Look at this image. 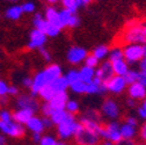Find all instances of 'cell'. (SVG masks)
<instances>
[{
	"mask_svg": "<svg viewBox=\"0 0 146 145\" xmlns=\"http://www.w3.org/2000/svg\"><path fill=\"white\" fill-rule=\"evenodd\" d=\"M86 87H87V84L82 82L81 80L70 85V88L72 89V92L76 93V94H84V93H86Z\"/></svg>",
	"mask_w": 146,
	"mask_h": 145,
	"instance_id": "34",
	"label": "cell"
},
{
	"mask_svg": "<svg viewBox=\"0 0 146 145\" xmlns=\"http://www.w3.org/2000/svg\"><path fill=\"white\" fill-rule=\"evenodd\" d=\"M60 30H62V29L54 27V26L49 25V27H48V29H46V31H45V35L49 36V37H56V36L60 33Z\"/></svg>",
	"mask_w": 146,
	"mask_h": 145,
	"instance_id": "39",
	"label": "cell"
},
{
	"mask_svg": "<svg viewBox=\"0 0 146 145\" xmlns=\"http://www.w3.org/2000/svg\"><path fill=\"white\" fill-rule=\"evenodd\" d=\"M121 136H122V139H132L136 134H137V128L135 126H131L126 123H123L121 124Z\"/></svg>",
	"mask_w": 146,
	"mask_h": 145,
	"instance_id": "25",
	"label": "cell"
},
{
	"mask_svg": "<svg viewBox=\"0 0 146 145\" xmlns=\"http://www.w3.org/2000/svg\"><path fill=\"white\" fill-rule=\"evenodd\" d=\"M0 121L5 123H9L13 121V116L8 110H1L0 112Z\"/></svg>",
	"mask_w": 146,
	"mask_h": 145,
	"instance_id": "41",
	"label": "cell"
},
{
	"mask_svg": "<svg viewBox=\"0 0 146 145\" xmlns=\"http://www.w3.org/2000/svg\"><path fill=\"white\" fill-rule=\"evenodd\" d=\"M114 70L111 66V63L109 61L103 62L96 70H95V77L99 78L103 84L107 82L109 79H111L114 77Z\"/></svg>",
	"mask_w": 146,
	"mask_h": 145,
	"instance_id": "11",
	"label": "cell"
},
{
	"mask_svg": "<svg viewBox=\"0 0 146 145\" xmlns=\"http://www.w3.org/2000/svg\"><path fill=\"white\" fill-rule=\"evenodd\" d=\"M45 20L51 26H54V27H57L59 29L63 28L60 17H59V11H57L56 8L52 7V6L48 7L46 11H45Z\"/></svg>",
	"mask_w": 146,
	"mask_h": 145,
	"instance_id": "16",
	"label": "cell"
},
{
	"mask_svg": "<svg viewBox=\"0 0 146 145\" xmlns=\"http://www.w3.org/2000/svg\"><path fill=\"white\" fill-rule=\"evenodd\" d=\"M143 28H144V33H145V35H146V23L143 25Z\"/></svg>",
	"mask_w": 146,
	"mask_h": 145,
	"instance_id": "62",
	"label": "cell"
},
{
	"mask_svg": "<svg viewBox=\"0 0 146 145\" xmlns=\"http://www.w3.org/2000/svg\"><path fill=\"white\" fill-rule=\"evenodd\" d=\"M43 124H44L45 128H51V126L53 125V123H52V121L50 120V117H44V118H43Z\"/></svg>",
	"mask_w": 146,
	"mask_h": 145,
	"instance_id": "53",
	"label": "cell"
},
{
	"mask_svg": "<svg viewBox=\"0 0 146 145\" xmlns=\"http://www.w3.org/2000/svg\"><path fill=\"white\" fill-rule=\"evenodd\" d=\"M121 124L117 122H109L106 126H103V130L101 132V138L106 140H110L113 143H118L122 139L121 136Z\"/></svg>",
	"mask_w": 146,
	"mask_h": 145,
	"instance_id": "5",
	"label": "cell"
},
{
	"mask_svg": "<svg viewBox=\"0 0 146 145\" xmlns=\"http://www.w3.org/2000/svg\"><path fill=\"white\" fill-rule=\"evenodd\" d=\"M68 94L66 92L64 93H57L54 94V96L48 102L50 104V107L52 108V110H64L66 103L68 102Z\"/></svg>",
	"mask_w": 146,
	"mask_h": 145,
	"instance_id": "13",
	"label": "cell"
},
{
	"mask_svg": "<svg viewBox=\"0 0 146 145\" xmlns=\"http://www.w3.org/2000/svg\"><path fill=\"white\" fill-rule=\"evenodd\" d=\"M139 136H140V138H141L144 142H146V122L141 125V128H140V130H139Z\"/></svg>",
	"mask_w": 146,
	"mask_h": 145,
	"instance_id": "49",
	"label": "cell"
},
{
	"mask_svg": "<svg viewBox=\"0 0 146 145\" xmlns=\"http://www.w3.org/2000/svg\"><path fill=\"white\" fill-rule=\"evenodd\" d=\"M46 1L49 3V4H57V3H59V1H62V0H46Z\"/></svg>",
	"mask_w": 146,
	"mask_h": 145,
	"instance_id": "58",
	"label": "cell"
},
{
	"mask_svg": "<svg viewBox=\"0 0 146 145\" xmlns=\"http://www.w3.org/2000/svg\"><path fill=\"white\" fill-rule=\"evenodd\" d=\"M38 145H67L64 140H58L51 135H45L42 136L41 142Z\"/></svg>",
	"mask_w": 146,
	"mask_h": 145,
	"instance_id": "31",
	"label": "cell"
},
{
	"mask_svg": "<svg viewBox=\"0 0 146 145\" xmlns=\"http://www.w3.org/2000/svg\"><path fill=\"white\" fill-rule=\"evenodd\" d=\"M68 113L64 109V110H54L52 114H51V116H50V120L52 121V123L53 124H56V125H58V124H60L63 121H65L67 117H68Z\"/></svg>",
	"mask_w": 146,
	"mask_h": 145,
	"instance_id": "30",
	"label": "cell"
},
{
	"mask_svg": "<svg viewBox=\"0 0 146 145\" xmlns=\"http://www.w3.org/2000/svg\"><path fill=\"white\" fill-rule=\"evenodd\" d=\"M109 52H110V50H109V47H107V45H104V44H101V45H98V47L93 50L92 55L95 56L99 61H102V59H104L106 57L109 56Z\"/></svg>",
	"mask_w": 146,
	"mask_h": 145,
	"instance_id": "29",
	"label": "cell"
},
{
	"mask_svg": "<svg viewBox=\"0 0 146 145\" xmlns=\"http://www.w3.org/2000/svg\"><path fill=\"white\" fill-rule=\"evenodd\" d=\"M41 138H42L41 134H33V140H34L35 143L40 144V142H41Z\"/></svg>",
	"mask_w": 146,
	"mask_h": 145,
	"instance_id": "56",
	"label": "cell"
},
{
	"mask_svg": "<svg viewBox=\"0 0 146 145\" xmlns=\"http://www.w3.org/2000/svg\"><path fill=\"white\" fill-rule=\"evenodd\" d=\"M40 53L42 55V57H43V59H44L45 62H50V61H51V55H50V52H49L44 47L40 49Z\"/></svg>",
	"mask_w": 146,
	"mask_h": 145,
	"instance_id": "46",
	"label": "cell"
},
{
	"mask_svg": "<svg viewBox=\"0 0 146 145\" xmlns=\"http://www.w3.org/2000/svg\"><path fill=\"white\" fill-rule=\"evenodd\" d=\"M7 102V98L6 96H0V104H5Z\"/></svg>",
	"mask_w": 146,
	"mask_h": 145,
	"instance_id": "57",
	"label": "cell"
},
{
	"mask_svg": "<svg viewBox=\"0 0 146 145\" xmlns=\"http://www.w3.org/2000/svg\"><path fill=\"white\" fill-rule=\"evenodd\" d=\"M50 85L52 86V88H53L54 92H56V94L57 93H64V92H66L67 88L70 87V85H68L65 76H62V77L57 78L56 80H53Z\"/></svg>",
	"mask_w": 146,
	"mask_h": 145,
	"instance_id": "22",
	"label": "cell"
},
{
	"mask_svg": "<svg viewBox=\"0 0 146 145\" xmlns=\"http://www.w3.org/2000/svg\"><path fill=\"white\" fill-rule=\"evenodd\" d=\"M107 92L113 93V94H121L122 92H124L126 88V82L124 77H119V76H114L111 79H109L107 82H104Z\"/></svg>",
	"mask_w": 146,
	"mask_h": 145,
	"instance_id": "9",
	"label": "cell"
},
{
	"mask_svg": "<svg viewBox=\"0 0 146 145\" xmlns=\"http://www.w3.org/2000/svg\"><path fill=\"white\" fill-rule=\"evenodd\" d=\"M73 14H74V13H71L70 11H67L65 8L62 9V11H59V17H60L63 28H65V27L68 26V22H70V20H71V17H72Z\"/></svg>",
	"mask_w": 146,
	"mask_h": 145,
	"instance_id": "37",
	"label": "cell"
},
{
	"mask_svg": "<svg viewBox=\"0 0 146 145\" xmlns=\"http://www.w3.org/2000/svg\"><path fill=\"white\" fill-rule=\"evenodd\" d=\"M88 56L87 53V50L82 47H71L67 51V55H66V58L70 64L72 65H78L82 62H85L86 57Z\"/></svg>",
	"mask_w": 146,
	"mask_h": 145,
	"instance_id": "8",
	"label": "cell"
},
{
	"mask_svg": "<svg viewBox=\"0 0 146 145\" xmlns=\"http://www.w3.org/2000/svg\"><path fill=\"white\" fill-rule=\"evenodd\" d=\"M79 103L77 100H68V102L66 103V107H65V110L70 114V115H74L79 112Z\"/></svg>",
	"mask_w": 146,
	"mask_h": 145,
	"instance_id": "35",
	"label": "cell"
},
{
	"mask_svg": "<svg viewBox=\"0 0 146 145\" xmlns=\"http://www.w3.org/2000/svg\"><path fill=\"white\" fill-rule=\"evenodd\" d=\"M8 88L9 86L5 81L0 80V96H6V94H8Z\"/></svg>",
	"mask_w": 146,
	"mask_h": 145,
	"instance_id": "45",
	"label": "cell"
},
{
	"mask_svg": "<svg viewBox=\"0 0 146 145\" xmlns=\"http://www.w3.org/2000/svg\"><path fill=\"white\" fill-rule=\"evenodd\" d=\"M0 131L5 135H8L11 137H15V138H19L22 137L25 135V128L23 125L16 123L14 121L9 122V123H5L0 121Z\"/></svg>",
	"mask_w": 146,
	"mask_h": 145,
	"instance_id": "7",
	"label": "cell"
},
{
	"mask_svg": "<svg viewBox=\"0 0 146 145\" xmlns=\"http://www.w3.org/2000/svg\"><path fill=\"white\" fill-rule=\"evenodd\" d=\"M127 95L135 101L146 100V87H144L139 82L132 84L127 87Z\"/></svg>",
	"mask_w": 146,
	"mask_h": 145,
	"instance_id": "12",
	"label": "cell"
},
{
	"mask_svg": "<svg viewBox=\"0 0 146 145\" xmlns=\"http://www.w3.org/2000/svg\"><path fill=\"white\" fill-rule=\"evenodd\" d=\"M103 145H116V144L113 143V142H110V140H104L103 142Z\"/></svg>",
	"mask_w": 146,
	"mask_h": 145,
	"instance_id": "59",
	"label": "cell"
},
{
	"mask_svg": "<svg viewBox=\"0 0 146 145\" xmlns=\"http://www.w3.org/2000/svg\"><path fill=\"white\" fill-rule=\"evenodd\" d=\"M138 78H139V71H136V70H129L127 73L124 76L125 82L129 86L132 85V84L138 82Z\"/></svg>",
	"mask_w": 146,
	"mask_h": 145,
	"instance_id": "32",
	"label": "cell"
},
{
	"mask_svg": "<svg viewBox=\"0 0 146 145\" xmlns=\"http://www.w3.org/2000/svg\"><path fill=\"white\" fill-rule=\"evenodd\" d=\"M94 0H82V3H84V5H88V4H90V3H93Z\"/></svg>",
	"mask_w": 146,
	"mask_h": 145,
	"instance_id": "60",
	"label": "cell"
},
{
	"mask_svg": "<svg viewBox=\"0 0 146 145\" xmlns=\"http://www.w3.org/2000/svg\"><path fill=\"white\" fill-rule=\"evenodd\" d=\"M13 116V121L19 123V124H27L28 121L34 116V112L30 109H19L17 112H15L14 114H12Z\"/></svg>",
	"mask_w": 146,
	"mask_h": 145,
	"instance_id": "18",
	"label": "cell"
},
{
	"mask_svg": "<svg viewBox=\"0 0 146 145\" xmlns=\"http://www.w3.org/2000/svg\"><path fill=\"white\" fill-rule=\"evenodd\" d=\"M22 84H23V86H26V87H31V85H33V78H29V77H27V78H25L23 80H22Z\"/></svg>",
	"mask_w": 146,
	"mask_h": 145,
	"instance_id": "51",
	"label": "cell"
},
{
	"mask_svg": "<svg viewBox=\"0 0 146 145\" xmlns=\"http://www.w3.org/2000/svg\"><path fill=\"white\" fill-rule=\"evenodd\" d=\"M137 113H138V115H139L140 118H143V120L146 121V100H144L141 102V104L138 107Z\"/></svg>",
	"mask_w": 146,
	"mask_h": 145,
	"instance_id": "43",
	"label": "cell"
},
{
	"mask_svg": "<svg viewBox=\"0 0 146 145\" xmlns=\"http://www.w3.org/2000/svg\"><path fill=\"white\" fill-rule=\"evenodd\" d=\"M79 25H80L79 16H78L77 14H73L72 17H71V20H70V22H68V26H67V27H70V28H77V27H79Z\"/></svg>",
	"mask_w": 146,
	"mask_h": 145,
	"instance_id": "44",
	"label": "cell"
},
{
	"mask_svg": "<svg viewBox=\"0 0 146 145\" xmlns=\"http://www.w3.org/2000/svg\"><path fill=\"white\" fill-rule=\"evenodd\" d=\"M139 69L141 72H146V58H143L139 63Z\"/></svg>",
	"mask_w": 146,
	"mask_h": 145,
	"instance_id": "54",
	"label": "cell"
},
{
	"mask_svg": "<svg viewBox=\"0 0 146 145\" xmlns=\"http://www.w3.org/2000/svg\"><path fill=\"white\" fill-rule=\"evenodd\" d=\"M26 125L28 130H30L33 134H42L45 129V126L43 124V118H40L37 116H33Z\"/></svg>",
	"mask_w": 146,
	"mask_h": 145,
	"instance_id": "19",
	"label": "cell"
},
{
	"mask_svg": "<svg viewBox=\"0 0 146 145\" xmlns=\"http://www.w3.org/2000/svg\"><path fill=\"white\" fill-rule=\"evenodd\" d=\"M101 114L109 120H117L119 117V106L113 99H107L101 106Z\"/></svg>",
	"mask_w": 146,
	"mask_h": 145,
	"instance_id": "6",
	"label": "cell"
},
{
	"mask_svg": "<svg viewBox=\"0 0 146 145\" xmlns=\"http://www.w3.org/2000/svg\"><path fill=\"white\" fill-rule=\"evenodd\" d=\"M123 53L127 64L140 63L144 58V47L141 44H126L123 48Z\"/></svg>",
	"mask_w": 146,
	"mask_h": 145,
	"instance_id": "4",
	"label": "cell"
},
{
	"mask_svg": "<svg viewBox=\"0 0 146 145\" xmlns=\"http://www.w3.org/2000/svg\"><path fill=\"white\" fill-rule=\"evenodd\" d=\"M138 82H139V84H141L144 87H146V72H141V71H139Z\"/></svg>",
	"mask_w": 146,
	"mask_h": 145,
	"instance_id": "48",
	"label": "cell"
},
{
	"mask_svg": "<svg viewBox=\"0 0 146 145\" xmlns=\"http://www.w3.org/2000/svg\"><path fill=\"white\" fill-rule=\"evenodd\" d=\"M84 63H85V65L88 66V67L98 69V67H99V63H100V61H99L95 56H93V55H88V56L86 57V59H85Z\"/></svg>",
	"mask_w": 146,
	"mask_h": 145,
	"instance_id": "38",
	"label": "cell"
},
{
	"mask_svg": "<svg viewBox=\"0 0 146 145\" xmlns=\"http://www.w3.org/2000/svg\"><path fill=\"white\" fill-rule=\"evenodd\" d=\"M109 62H115V61H121L124 59V53H123V49L116 47L114 49L110 50L109 52Z\"/></svg>",
	"mask_w": 146,
	"mask_h": 145,
	"instance_id": "33",
	"label": "cell"
},
{
	"mask_svg": "<svg viewBox=\"0 0 146 145\" xmlns=\"http://www.w3.org/2000/svg\"><path fill=\"white\" fill-rule=\"evenodd\" d=\"M122 41L124 45L126 44H146V35L144 33L143 25L137 23V21H131L127 23L126 30L122 35Z\"/></svg>",
	"mask_w": 146,
	"mask_h": 145,
	"instance_id": "1",
	"label": "cell"
},
{
	"mask_svg": "<svg viewBox=\"0 0 146 145\" xmlns=\"http://www.w3.org/2000/svg\"><path fill=\"white\" fill-rule=\"evenodd\" d=\"M17 93H19V88L15 87V86H9V88H8V94H11V95H16Z\"/></svg>",
	"mask_w": 146,
	"mask_h": 145,
	"instance_id": "52",
	"label": "cell"
},
{
	"mask_svg": "<svg viewBox=\"0 0 146 145\" xmlns=\"http://www.w3.org/2000/svg\"><path fill=\"white\" fill-rule=\"evenodd\" d=\"M8 1H17V0H8Z\"/></svg>",
	"mask_w": 146,
	"mask_h": 145,
	"instance_id": "64",
	"label": "cell"
},
{
	"mask_svg": "<svg viewBox=\"0 0 146 145\" xmlns=\"http://www.w3.org/2000/svg\"><path fill=\"white\" fill-rule=\"evenodd\" d=\"M136 145H145V144H144V143H137Z\"/></svg>",
	"mask_w": 146,
	"mask_h": 145,
	"instance_id": "63",
	"label": "cell"
},
{
	"mask_svg": "<svg viewBox=\"0 0 146 145\" xmlns=\"http://www.w3.org/2000/svg\"><path fill=\"white\" fill-rule=\"evenodd\" d=\"M62 4L65 9L70 11L71 13H74V14L77 13L78 8L84 5L82 0H62Z\"/></svg>",
	"mask_w": 146,
	"mask_h": 145,
	"instance_id": "26",
	"label": "cell"
},
{
	"mask_svg": "<svg viewBox=\"0 0 146 145\" xmlns=\"http://www.w3.org/2000/svg\"><path fill=\"white\" fill-rule=\"evenodd\" d=\"M82 125H84V128L86 130H89V131H92V132H95L96 135L100 136L101 138V132L103 130V126L101 125L100 121H96V120H93V118H90V117H87V116H82L79 121Z\"/></svg>",
	"mask_w": 146,
	"mask_h": 145,
	"instance_id": "14",
	"label": "cell"
},
{
	"mask_svg": "<svg viewBox=\"0 0 146 145\" xmlns=\"http://www.w3.org/2000/svg\"><path fill=\"white\" fill-rule=\"evenodd\" d=\"M73 137L76 138V143L78 145H98L100 142V136L96 135L95 132L86 130L80 122H78Z\"/></svg>",
	"mask_w": 146,
	"mask_h": 145,
	"instance_id": "2",
	"label": "cell"
},
{
	"mask_svg": "<svg viewBox=\"0 0 146 145\" xmlns=\"http://www.w3.org/2000/svg\"><path fill=\"white\" fill-rule=\"evenodd\" d=\"M46 39H48V36L37 30V29H34L31 30L30 33V36H29V43H28V49L30 50H35V49H41L44 47V44L46 43Z\"/></svg>",
	"mask_w": 146,
	"mask_h": 145,
	"instance_id": "10",
	"label": "cell"
},
{
	"mask_svg": "<svg viewBox=\"0 0 146 145\" xmlns=\"http://www.w3.org/2000/svg\"><path fill=\"white\" fill-rule=\"evenodd\" d=\"M41 110H42V114L44 115V117H50V116H51V114L53 113L52 108L50 107V104H49L48 102H45V103H43V104H42Z\"/></svg>",
	"mask_w": 146,
	"mask_h": 145,
	"instance_id": "42",
	"label": "cell"
},
{
	"mask_svg": "<svg viewBox=\"0 0 146 145\" xmlns=\"http://www.w3.org/2000/svg\"><path fill=\"white\" fill-rule=\"evenodd\" d=\"M43 73L48 80L49 84H51L53 80H56L57 78L62 77L63 72H62V67L57 64H52V65H49L48 67H45L43 70Z\"/></svg>",
	"mask_w": 146,
	"mask_h": 145,
	"instance_id": "17",
	"label": "cell"
},
{
	"mask_svg": "<svg viewBox=\"0 0 146 145\" xmlns=\"http://www.w3.org/2000/svg\"><path fill=\"white\" fill-rule=\"evenodd\" d=\"M126 106H127V107H130V108H135V107L137 106V102H136L135 100H132V99L129 98V99L126 100Z\"/></svg>",
	"mask_w": 146,
	"mask_h": 145,
	"instance_id": "55",
	"label": "cell"
},
{
	"mask_svg": "<svg viewBox=\"0 0 146 145\" xmlns=\"http://www.w3.org/2000/svg\"><path fill=\"white\" fill-rule=\"evenodd\" d=\"M116 145H136V143L132 139H121Z\"/></svg>",
	"mask_w": 146,
	"mask_h": 145,
	"instance_id": "50",
	"label": "cell"
},
{
	"mask_svg": "<svg viewBox=\"0 0 146 145\" xmlns=\"http://www.w3.org/2000/svg\"><path fill=\"white\" fill-rule=\"evenodd\" d=\"M33 25L35 27V29H37L42 33L45 34L48 27H49V23L48 21L45 20V17L41 14V13H37V14H35V17H34V20H33Z\"/></svg>",
	"mask_w": 146,
	"mask_h": 145,
	"instance_id": "24",
	"label": "cell"
},
{
	"mask_svg": "<svg viewBox=\"0 0 146 145\" xmlns=\"http://www.w3.org/2000/svg\"><path fill=\"white\" fill-rule=\"evenodd\" d=\"M124 123L129 124V125H131V126H135V128H137V125H138V121H137V118H136V117H133V116H129V117H126Z\"/></svg>",
	"mask_w": 146,
	"mask_h": 145,
	"instance_id": "47",
	"label": "cell"
},
{
	"mask_svg": "<svg viewBox=\"0 0 146 145\" xmlns=\"http://www.w3.org/2000/svg\"><path fill=\"white\" fill-rule=\"evenodd\" d=\"M77 118L74 117V115H68V117L63 121L60 124L57 125V135L60 139L65 140L71 138L72 136H74L76 129H77V125H78Z\"/></svg>",
	"mask_w": 146,
	"mask_h": 145,
	"instance_id": "3",
	"label": "cell"
},
{
	"mask_svg": "<svg viewBox=\"0 0 146 145\" xmlns=\"http://www.w3.org/2000/svg\"><path fill=\"white\" fill-rule=\"evenodd\" d=\"M107 92L106 89V86L104 84H95L94 81L87 84V87H86V94H89V95H98V94H104Z\"/></svg>",
	"mask_w": 146,
	"mask_h": 145,
	"instance_id": "23",
	"label": "cell"
},
{
	"mask_svg": "<svg viewBox=\"0 0 146 145\" xmlns=\"http://www.w3.org/2000/svg\"><path fill=\"white\" fill-rule=\"evenodd\" d=\"M113 70H114V74L115 76H119V77H124L127 71H129V64L125 62V59H121V61H115V62H110Z\"/></svg>",
	"mask_w": 146,
	"mask_h": 145,
	"instance_id": "20",
	"label": "cell"
},
{
	"mask_svg": "<svg viewBox=\"0 0 146 145\" xmlns=\"http://www.w3.org/2000/svg\"><path fill=\"white\" fill-rule=\"evenodd\" d=\"M16 104L19 107V109H30L34 113L37 112L38 109V103L33 96L30 95H21L19 96L16 101Z\"/></svg>",
	"mask_w": 146,
	"mask_h": 145,
	"instance_id": "15",
	"label": "cell"
},
{
	"mask_svg": "<svg viewBox=\"0 0 146 145\" xmlns=\"http://www.w3.org/2000/svg\"><path fill=\"white\" fill-rule=\"evenodd\" d=\"M65 78L68 82V85H72L77 81L80 80V76H79V70H70L67 73L65 74Z\"/></svg>",
	"mask_w": 146,
	"mask_h": 145,
	"instance_id": "36",
	"label": "cell"
},
{
	"mask_svg": "<svg viewBox=\"0 0 146 145\" xmlns=\"http://www.w3.org/2000/svg\"><path fill=\"white\" fill-rule=\"evenodd\" d=\"M54 94H56V92L53 90V88H52V86L49 84V85H46V86H44L40 92H38V96L43 100V101H45V102H49L53 96H54Z\"/></svg>",
	"mask_w": 146,
	"mask_h": 145,
	"instance_id": "28",
	"label": "cell"
},
{
	"mask_svg": "<svg viewBox=\"0 0 146 145\" xmlns=\"http://www.w3.org/2000/svg\"><path fill=\"white\" fill-rule=\"evenodd\" d=\"M22 14H23V11L21 6H17V5L12 6L6 11V17H8L9 20H13V21L19 20Z\"/></svg>",
	"mask_w": 146,
	"mask_h": 145,
	"instance_id": "27",
	"label": "cell"
},
{
	"mask_svg": "<svg viewBox=\"0 0 146 145\" xmlns=\"http://www.w3.org/2000/svg\"><path fill=\"white\" fill-rule=\"evenodd\" d=\"M95 70L96 69H92L88 67L86 65H84L80 70H79V76H80V80L85 84H89L92 82L93 79L95 78Z\"/></svg>",
	"mask_w": 146,
	"mask_h": 145,
	"instance_id": "21",
	"label": "cell"
},
{
	"mask_svg": "<svg viewBox=\"0 0 146 145\" xmlns=\"http://www.w3.org/2000/svg\"><path fill=\"white\" fill-rule=\"evenodd\" d=\"M143 47H144V58H146V44H144Z\"/></svg>",
	"mask_w": 146,
	"mask_h": 145,
	"instance_id": "61",
	"label": "cell"
},
{
	"mask_svg": "<svg viewBox=\"0 0 146 145\" xmlns=\"http://www.w3.org/2000/svg\"><path fill=\"white\" fill-rule=\"evenodd\" d=\"M21 8H22L23 13H34L35 9H36V6H35L34 3L27 1V3H25V4L21 5Z\"/></svg>",
	"mask_w": 146,
	"mask_h": 145,
	"instance_id": "40",
	"label": "cell"
}]
</instances>
